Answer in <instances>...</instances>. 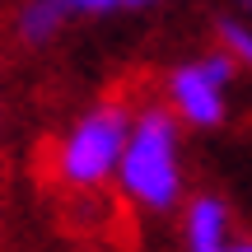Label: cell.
I'll return each instance as SVG.
<instances>
[{
    "mask_svg": "<svg viewBox=\"0 0 252 252\" xmlns=\"http://www.w3.org/2000/svg\"><path fill=\"white\" fill-rule=\"evenodd\" d=\"M70 14H75L70 0H28L24 14H19V33H24L28 42H47Z\"/></svg>",
    "mask_w": 252,
    "mask_h": 252,
    "instance_id": "cell-5",
    "label": "cell"
},
{
    "mask_svg": "<svg viewBox=\"0 0 252 252\" xmlns=\"http://www.w3.org/2000/svg\"><path fill=\"white\" fill-rule=\"evenodd\" d=\"M131 112L117 98H103L98 108H89L56 145V182L75 191H98L108 178H117L126 140H131Z\"/></svg>",
    "mask_w": 252,
    "mask_h": 252,
    "instance_id": "cell-2",
    "label": "cell"
},
{
    "mask_svg": "<svg viewBox=\"0 0 252 252\" xmlns=\"http://www.w3.org/2000/svg\"><path fill=\"white\" fill-rule=\"evenodd\" d=\"M238 70H243V65H238L229 52H210V56H201V61L178 65V70L168 75V108H173V117L187 122V126H201V131L220 126L224 112H229L224 94H229V84H234Z\"/></svg>",
    "mask_w": 252,
    "mask_h": 252,
    "instance_id": "cell-3",
    "label": "cell"
},
{
    "mask_svg": "<svg viewBox=\"0 0 252 252\" xmlns=\"http://www.w3.org/2000/svg\"><path fill=\"white\" fill-rule=\"evenodd\" d=\"M131 5H150V0H70L75 14H108V9H131Z\"/></svg>",
    "mask_w": 252,
    "mask_h": 252,
    "instance_id": "cell-7",
    "label": "cell"
},
{
    "mask_svg": "<svg viewBox=\"0 0 252 252\" xmlns=\"http://www.w3.org/2000/svg\"><path fill=\"white\" fill-rule=\"evenodd\" d=\"M224 252H252V238H234V243H229Z\"/></svg>",
    "mask_w": 252,
    "mask_h": 252,
    "instance_id": "cell-8",
    "label": "cell"
},
{
    "mask_svg": "<svg viewBox=\"0 0 252 252\" xmlns=\"http://www.w3.org/2000/svg\"><path fill=\"white\" fill-rule=\"evenodd\" d=\"M187 252H224L234 238H229V206L220 196H196L187 206Z\"/></svg>",
    "mask_w": 252,
    "mask_h": 252,
    "instance_id": "cell-4",
    "label": "cell"
},
{
    "mask_svg": "<svg viewBox=\"0 0 252 252\" xmlns=\"http://www.w3.org/2000/svg\"><path fill=\"white\" fill-rule=\"evenodd\" d=\"M178 117L173 108H145L131 122L117 187L145 210H173L182 196V163H178Z\"/></svg>",
    "mask_w": 252,
    "mask_h": 252,
    "instance_id": "cell-1",
    "label": "cell"
},
{
    "mask_svg": "<svg viewBox=\"0 0 252 252\" xmlns=\"http://www.w3.org/2000/svg\"><path fill=\"white\" fill-rule=\"evenodd\" d=\"M243 5H248V9H252V0H243Z\"/></svg>",
    "mask_w": 252,
    "mask_h": 252,
    "instance_id": "cell-9",
    "label": "cell"
},
{
    "mask_svg": "<svg viewBox=\"0 0 252 252\" xmlns=\"http://www.w3.org/2000/svg\"><path fill=\"white\" fill-rule=\"evenodd\" d=\"M215 33H220V52H229L243 70H252V28L238 19H220Z\"/></svg>",
    "mask_w": 252,
    "mask_h": 252,
    "instance_id": "cell-6",
    "label": "cell"
}]
</instances>
